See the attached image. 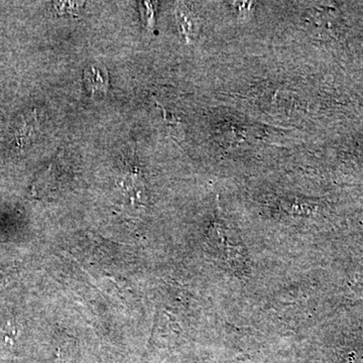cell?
I'll list each match as a JSON object with an SVG mask.
<instances>
[{"label":"cell","instance_id":"1","mask_svg":"<svg viewBox=\"0 0 363 363\" xmlns=\"http://www.w3.org/2000/svg\"><path fill=\"white\" fill-rule=\"evenodd\" d=\"M84 83L91 94L104 93L108 87V75L105 68L91 66L84 71Z\"/></svg>","mask_w":363,"mask_h":363}]
</instances>
